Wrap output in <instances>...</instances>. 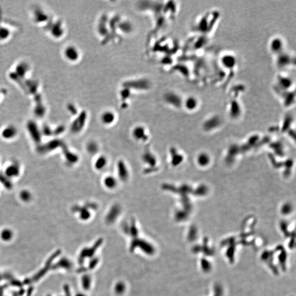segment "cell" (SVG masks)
I'll list each match as a JSON object with an SVG mask.
<instances>
[{
	"label": "cell",
	"instance_id": "6da1fadb",
	"mask_svg": "<svg viewBox=\"0 0 296 296\" xmlns=\"http://www.w3.org/2000/svg\"><path fill=\"white\" fill-rule=\"evenodd\" d=\"M32 69V66L29 62L25 60L18 61L12 66L8 72V78L16 84L23 83L29 79Z\"/></svg>",
	"mask_w": 296,
	"mask_h": 296
},
{
	"label": "cell",
	"instance_id": "7a4b0ae2",
	"mask_svg": "<svg viewBox=\"0 0 296 296\" xmlns=\"http://www.w3.org/2000/svg\"><path fill=\"white\" fill-rule=\"evenodd\" d=\"M31 20L35 25L45 29L53 18L49 10L39 4L33 6L30 10Z\"/></svg>",
	"mask_w": 296,
	"mask_h": 296
},
{
	"label": "cell",
	"instance_id": "3957f363",
	"mask_svg": "<svg viewBox=\"0 0 296 296\" xmlns=\"http://www.w3.org/2000/svg\"><path fill=\"white\" fill-rule=\"evenodd\" d=\"M44 29L49 38L54 41H60L65 35V25L61 19L53 18Z\"/></svg>",
	"mask_w": 296,
	"mask_h": 296
},
{
	"label": "cell",
	"instance_id": "277c9868",
	"mask_svg": "<svg viewBox=\"0 0 296 296\" xmlns=\"http://www.w3.org/2000/svg\"><path fill=\"white\" fill-rule=\"evenodd\" d=\"M62 54L63 58L70 63L77 62L81 57L80 49L74 45H68L65 46L62 48Z\"/></svg>",
	"mask_w": 296,
	"mask_h": 296
},
{
	"label": "cell",
	"instance_id": "5b68a950",
	"mask_svg": "<svg viewBox=\"0 0 296 296\" xmlns=\"http://www.w3.org/2000/svg\"><path fill=\"white\" fill-rule=\"evenodd\" d=\"M13 29L7 24H0V43H6L12 39Z\"/></svg>",
	"mask_w": 296,
	"mask_h": 296
},
{
	"label": "cell",
	"instance_id": "8992f818",
	"mask_svg": "<svg viewBox=\"0 0 296 296\" xmlns=\"http://www.w3.org/2000/svg\"><path fill=\"white\" fill-rule=\"evenodd\" d=\"M270 47L272 52L279 54L283 52V42L280 39H275L271 41Z\"/></svg>",
	"mask_w": 296,
	"mask_h": 296
},
{
	"label": "cell",
	"instance_id": "52a82bcc",
	"mask_svg": "<svg viewBox=\"0 0 296 296\" xmlns=\"http://www.w3.org/2000/svg\"><path fill=\"white\" fill-rule=\"evenodd\" d=\"M115 116L112 112L110 111H106L102 114L101 116V120L102 122L106 125L111 124L114 121Z\"/></svg>",
	"mask_w": 296,
	"mask_h": 296
},
{
	"label": "cell",
	"instance_id": "ba28073f",
	"mask_svg": "<svg viewBox=\"0 0 296 296\" xmlns=\"http://www.w3.org/2000/svg\"><path fill=\"white\" fill-rule=\"evenodd\" d=\"M222 62L225 67L231 68L234 66V64H235V60L233 57L230 56H225L222 59Z\"/></svg>",
	"mask_w": 296,
	"mask_h": 296
},
{
	"label": "cell",
	"instance_id": "9c48e42d",
	"mask_svg": "<svg viewBox=\"0 0 296 296\" xmlns=\"http://www.w3.org/2000/svg\"><path fill=\"white\" fill-rule=\"evenodd\" d=\"M197 99L193 97L187 98L185 100V106L188 109H193L196 108L197 105Z\"/></svg>",
	"mask_w": 296,
	"mask_h": 296
},
{
	"label": "cell",
	"instance_id": "30bf717a",
	"mask_svg": "<svg viewBox=\"0 0 296 296\" xmlns=\"http://www.w3.org/2000/svg\"><path fill=\"white\" fill-rule=\"evenodd\" d=\"M104 184L106 187L112 189L116 187L117 181L115 180V178L112 177H107L105 179Z\"/></svg>",
	"mask_w": 296,
	"mask_h": 296
},
{
	"label": "cell",
	"instance_id": "8fae6325",
	"mask_svg": "<svg viewBox=\"0 0 296 296\" xmlns=\"http://www.w3.org/2000/svg\"><path fill=\"white\" fill-rule=\"evenodd\" d=\"M105 164H106L105 158H99L97 160V161H96L95 167L98 169H101L102 168L104 167Z\"/></svg>",
	"mask_w": 296,
	"mask_h": 296
},
{
	"label": "cell",
	"instance_id": "7c38bea8",
	"mask_svg": "<svg viewBox=\"0 0 296 296\" xmlns=\"http://www.w3.org/2000/svg\"><path fill=\"white\" fill-rule=\"evenodd\" d=\"M8 91L6 89L2 87H0V103L3 101L7 95Z\"/></svg>",
	"mask_w": 296,
	"mask_h": 296
}]
</instances>
